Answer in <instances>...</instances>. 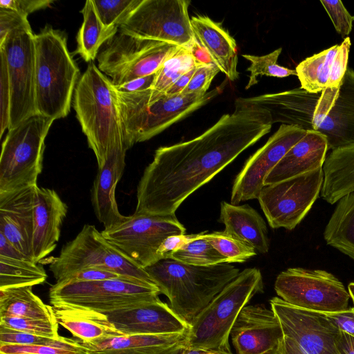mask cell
I'll return each mask as SVG.
<instances>
[{
    "mask_svg": "<svg viewBox=\"0 0 354 354\" xmlns=\"http://www.w3.org/2000/svg\"><path fill=\"white\" fill-rule=\"evenodd\" d=\"M272 124L267 110L235 102L233 113L223 115L201 135L158 148L138 183L134 212L175 214L188 196L269 133Z\"/></svg>",
    "mask_w": 354,
    "mask_h": 354,
    "instance_id": "cell-1",
    "label": "cell"
},
{
    "mask_svg": "<svg viewBox=\"0 0 354 354\" xmlns=\"http://www.w3.org/2000/svg\"><path fill=\"white\" fill-rule=\"evenodd\" d=\"M319 95L300 87L261 95L257 104L270 113L272 124L296 126L324 135L328 150L354 145V71L348 68L335 100L327 106L316 104Z\"/></svg>",
    "mask_w": 354,
    "mask_h": 354,
    "instance_id": "cell-2",
    "label": "cell"
},
{
    "mask_svg": "<svg viewBox=\"0 0 354 354\" xmlns=\"http://www.w3.org/2000/svg\"><path fill=\"white\" fill-rule=\"evenodd\" d=\"M169 301L171 308L188 325L240 273L230 263L208 266L183 263L170 258L145 268Z\"/></svg>",
    "mask_w": 354,
    "mask_h": 354,
    "instance_id": "cell-3",
    "label": "cell"
},
{
    "mask_svg": "<svg viewBox=\"0 0 354 354\" xmlns=\"http://www.w3.org/2000/svg\"><path fill=\"white\" fill-rule=\"evenodd\" d=\"M73 108L100 168L116 145H124V139L117 90L94 62L77 84Z\"/></svg>",
    "mask_w": 354,
    "mask_h": 354,
    "instance_id": "cell-4",
    "label": "cell"
},
{
    "mask_svg": "<svg viewBox=\"0 0 354 354\" xmlns=\"http://www.w3.org/2000/svg\"><path fill=\"white\" fill-rule=\"evenodd\" d=\"M37 113L53 120L70 111L80 71L70 53L64 32L46 26L35 35Z\"/></svg>",
    "mask_w": 354,
    "mask_h": 354,
    "instance_id": "cell-5",
    "label": "cell"
},
{
    "mask_svg": "<svg viewBox=\"0 0 354 354\" xmlns=\"http://www.w3.org/2000/svg\"><path fill=\"white\" fill-rule=\"evenodd\" d=\"M222 88L218 86L205 94L164 95L156 101L149 100L147 89L117 91L125 147L129 149L136 143L151 139L206 104Z\"/></svg>",
    "mask_w": 354,
    "mask_h": 354,
    "instance_id": "cell-6",
    "label": "cell"
},
{
    "mask_svg": "<svg viewBox=\"0 0 354 354\" xmlns=\"http://www.w3.org/2000/svg\"><path fill=\"white\" fill-rule=\"evenodd\" d=\"M263 292V277L259 268L241 271L195 317L188 332L189 348L231 350L230 331L239 313L255 295Z\"/></svg>",
    "mask_w": 354,
    "mask_h": 354,
    "instance_id": "cell-7",
    "label": "cell"
},
{
    "mask_svg": "<svg viewBox=\"0 0 354 354\" xmlns=\"http://www.w3.org/2000/svg\"><path fill=\"white\" fill-rule=\"evenodd\" d=\"M54 121L36 114L8 130L0 156V197L37 185L45 140Z\"/></svg>",
    "mask_w": 354,
    "mask_h": 354,
    "instance_id": "cell-8",
    "label": "cell"
},
{
    "mask_svg": "<svg viewBox=\"0 0 354 354\" xmlns=\"http://www.w3.org/2000/svg\"><path fill=\"white\" fill-rule=\"evenodd\" d=\"M48 268L56 282L79 270L102 269L157 287L145 269L127 259L91 224H85L76 236L62 247L59 254L49 260Z\"/></svg>",
    "mask_w": 354,
    "mask_h": 354,
    "instance_id": "cell-9",
    "label": "cell"
},
{
    "mask_svg": "<svg viewBox=\"0 0 354 354\" xmlns=\"http://www.w3.org/2000/svg\"><path fill=\"white\" fill-rule=\"evenodd\" d=\"M157 287L125 278L81 281L64 280L49 290L52 305H67L101 313L130 308L159 299Z\"/></svg>",
    "mask_w": 354,
    "mask_h": 354,
    "instance_id": "cell-10",
    "label": "cell"
},
{
    "mask_svg": "<svg viewBox=\"0 0 354 354\" xmlns=\"http://www.w3.org/2000/svg\"><path fill=\"white\" fill-rule=\"evenodd\" d=\"M185 232V227L175 214L155 215L134 212L102 233L127 259L144 269L164 259L160 250L167 238L184 235Z\"/></svg>",
    "mask_w": 354,
    "mask_h": 354,
    "instance_id": "cell-11",
    "label": "cell"
},
{
    "mask_svg": "<svg viewBox=\"0 0 354 354\" xmlns=\"http://www.w3.org/2000/svg\"><path fill=\"white\" fill-rule=\"evenodd\" d=\"M178 47L118 30L97 55V67L119 86L156 73Z\"/></svg>",
    "mask_w": 354,
    "mask_h": 354,
    "instance_id": "cell-12",
    "label": "cell"
},
{
    "mask_svg": "<svg viewBox=\"0 0 354 354\" xmlns=\"http://www.w3.org/2000/svg\"><path fill=\"white\" fill-rule=\"evenodd\" d=\"M274 290L292 306L324 313L346 310L351 298L342 281L320 269L288 268L277 277Z\"/></svg>",
    "mask_w": 354,
    "mask_h": 354,
    "instance_id": "cell-13",
    "label": "cell"
},
{
    "mask_svg": "<svg viewBox=\"0 0 354 354\" xmlns=\"http://www.w3.org/2000/svg\"><path fill=\"white\" fill-rule=\"evenodd\" d=\"M187 0H142L118 30L147 40L187 47L194 38Z\"/></svg>",
    "mask_w": 354,
    "mask_h": 354,
    "instance_id": "cell-14",
    "label": "cell"
},
{
    "mask_svg": "<svg viewBox=\"0 0 354 354\" xmlns=\"http://www.w3.org/2000/svg\"><path fill=\"white\" fill-rule=\"evenodd\" d=\"M324 178L322 167L264 186L257 199L269 225L295 229L319 196Z\"/></svg>",
    "mask_w": 354,
    "mask_h": 354,
    "instance_id": "cell-15",
    "label": "cell"
},
{
    "mask_svg": "<svg viewBox=\"0 0 354 354\" xmlns=\"http://www.w3.org/2000/svg\"><path fill=\"white\" fill-rule=\"evenodd\" d=\"M4 52L10 90L8 130L38 114L36 104L35 46L32 30L8 34L0 44Z\"/></svg>",
    "mask_w": 354,
    "mask_h": 354,
    "instance_id": "cell-16",
    "label": "cell"
},
{
    "mask_svg": "<svg viewBox=\"0 0 354 354\" xmlns=\"http://www.w3.org/2000/svg\"><path fill=\"white\" fill-rule=\"evenodd\" d=\"M283 335L306 354H340L337 341L340 330L324 313L292 306L279 297L270 300Z\"/></svg>",
    "mask_w": 354,
    "mask_h": 354,
    "instance_id": "cell-17",
    "label": "cell"
},
{
    "mask_svg": "<svg viewBox=\"0 0 354 354\" xmlns=\"http://www.w3.org/2000/svg\"><path fill=\"white\" fill-rule=\"evenodd\" d=\"M296 126L281 124L277 131L245 162L236 176L231 192L230 203L258 198L264 181L286 153L306 133Z\"/></svg>",
    "mask_w": 354,
    "mask_h": 354,
    "instance_id": "cell-18",
    "label": "cell"
},
{
    "mask_svg": "<svg viewBox=\"0 0 354 354\" xmlns=\"http://www.w3.org/2000/svg\"><path fill=\"white\" fill-rule=\"evenodd\" d=\"M230 336L236 354H281L284 339L275 313L263 304L243 307Z\"/></svg>",
    "mask_w": 354,
    "mask_h": 354,
    "instance_id": "cell-19",
    "label": "cell"
},
{
    "mask_svg": "<svg viewBox=\"0 0 354 354\" xmlns=\"http://www.w3.org/2000/svg\"><path fill=\"white\" fill-rule=\"evenodd\" d=\"M124 335L185 333L188 325L160 298L130 308L104 313Z\"/></svg>",
    "mask_w": 354,
    "mask_h": 354,
    "instance_id": "cell-20",
    "label": "cell"
},
{
    "mask_svg": "<svg viewBox=\"0 0 354 354\" xmlns=\"http://www.w3.org/2000/svg\"><path fill=\"white\" fill-rule=\"evenodd\" d=\"M37 186L27 187L0 197V233L23 254L32 261V238Z\"/></svg>",
    "mask_w": 354,
    "mask_h": 354,
    "instance_id": "cell-21",
    "label": "cell"
},
{
    "mask_svg": "<svg viewBox=\"0 0 354 354\" xmlns=\"http://www.w3.org/2000/svg\"><path fill=\"white\" fill-rule=\"evenodd\" d=\"M351 47L349 37L339 45L307 57L296 67L301 88L311 93H321L324 89L338 88L348 69Z\"/></svg>",
    "mask_w": 354,
    "mask_h": 354,
    "instance_id": "cell-22",
    "label": "cell"
},
{
    "mask_svg": "<svg viewBox=\"0 0 354 354\" xmlns=\"http://www.w3.org/2000/svg\"><path fill=\"white\" fill-rule=\"evenodd\" d=\"M127 150L124 144L116 145L109 153L103 166L98 168L93 182L91 203L104 230L117 225L126 218L118 209L115 189L123 174Z\"/></svg>",
    "mask_w": 354,
    "mask_h": 354,
    "instance_id": "cell-23",
    "label": "cell"
},
{
    "mask_svg": "<svg viewBox=\"0 0 354 354\" xmlns=\"http://www.w3.org/2000/svg\"><path fill=\"white\" fill-rule=\"evenodd\" d=\"M188 332L122 335L91 344L77 339L86 354H182L189 348Z\"/></svg>",
    "mask_w": 354,
    "mask_h": 354,
    "instance_id": "cell-24",
    "label": "cell"
},
{
    "mask_svg": "<svg viewBox=\"0 0 354 354\" xmlns=\"http://www.w3.org/2000/svg\"><path fill=\"white\" fill-rule=\"evenodd\" d=\"M67 212V205L55 190L37 187L32 238L34 262L39 263L55 249Z\"/></svg>",
    "mask_w": 354,
    "mask_h": 354,
    "instance_id": "cell-25",
    "label": "cell"
},
{
    "mask_svg": "<svg viewBox=\"0 0 354 354\" xmlns=\"http://www.w3.org/2000/svg\"><path fill=\"white\" fill-rule=\"evenodd\" d=\"M328 150L326 136L308 130L270 172L264 186L322 168Z\"/></svg>",
    "mask_w": 354,
    "mask_h": 354,
    "instance_id": "cell-26",
    "label": "cell"
},
{
    "mask_svg": "<svg viewBox=\"0 0 354 354\" xmlns=\"http://www.w3.org/2000/svg\"><path fill=\"white\" fill-rule=\"evenodd\" d=\"M195 38L205 47L220 71L231 81L239 78L235 39L221 26L205 15L191 18Z\"/></svg>",
    "mask_w": 354,
    "mask_h": 354,
    "instance_id": "cell-27",
    "label": "cell"
},
{
    "mask_svg": "<svg viewBox=\"0 0 354 354\" xmlns=\"http://www.w3.org/2000/svg\"><path fill=\"white\" fill-rule=\"evenodd\" d=\"M219 221L224 232L252 247L261 254L269 250L266 223L261 216L248 205H233L222 201Z\"/></svg>",
    "mask_w": 354,
    "mask_h": 354,
    "instance_id": "cell-28",
    "label": "cell"
},
{
    "mask_svg": "<svg viewBox=\"0 0 354 354\" xmlns=\"http://www.w3.org/2000/svg\"><path fill=\"white\" fill-rule=\"evenodd\" d=\"M58 324L84 343L124 335L103 313L67 305H52Z\"/></svg>",
    "mask_w": 354,
    "mask_h": 354,
    "instance_id": "cell-29",
    "label": "cell"
},
{
    "mask_svg": "<svg viewBox=\"0 0 354 354\" xmlns=\"http://www.w3.org/2000/svg\"><path fill=\"white\" fill-rule=\"evenodd\" d=\"M324 183L320 196L335 204L354 191V145L331 151L323 166Z\"/></svg>",
    "mask_w": 354,
    "mask_h": 354,
    "instance_id": "cell-30",
    "label": "cell"
},
{
    "mask_svg": "<svg viewBox=\"0 0 354 354\" xmlns=\"http://www.w3.org/2000/svg\"><path fill=\"white\" fill-rule=\"evenodd\" d=\"M324 231L326 243L354 261V191L337 201Z\"/></svg>",
    "mask_w": 354,
    "mask_h": 354,
    "instance_id": "cell-31",
    "label": "cell"
},
{
    "mask_svg": "<svg viewBox=\"0 0 354 354\" xmlns=\"http://www.w3.org/2000/svg\"><path fill=\"white\" fill-rule=\"evenodd\" d=\"M32 286L0 289V317L55 319L53 306L45 304Z\"/></svg>",
    "mask_w": 354,
    "mask_h": 354,
    "instance_id": "cell-32",
    "label": "cell"
},
{
    "mask_svg": "<svg viewBox=\"0 0 354 354\" xmlns=\"http://www.w3.org/2000/svg\"><path fill=\"white\" fill-rule=\"evenodd\" d=\"M83 22L77 36L76 53L86 62H93L102 44L113 37L118 28L106 27L100 21L93 0H87L82 10Z\"/></svg>",
    "mask_w": 354,
    "mask_h": 354,
    "instance_id": "cell-33",
    "label": "cell"
},
{
    "mask_svg": "<svg viewBox=\"0 0 354 354\" xmlns=\"http://www.w3.org/2000/svg\"><path fill=\"white\" fill-rule=\"evenodd\" d=\"M48 276L38 263L0 256V289L42 284Z\"/></svg>",
    "mask_w": 354,
    "mask_h": 354,
    "instance_id": "cell-34",
    "label": "cell"
},
{
    "mask_svg": "<svg viewBox=\"0 0 354 354\" xmlns=\"http://www.w3.org/2000/svg\"><path fill=\"white\" fill-rule=\"evenodd\" d=\"M196 67L194 59L187 47H178L156 73L153 84L147 91L150 101L165 95L171 84L183 74Z\"/></svg>",
    "mask_w": 354,
    "mask_h": 354,
    "instance_id": "cell-35",
    "label": "cell"
},
{
    "mask_svg": "<svg viewBox=\"0 0 354 354\" xmlns=\"http://www.w3.org/2000/svg\"><path fill=\"white\" fill-rule=\"evenodd\" d=\"M189 239L180 248L171 252L168 258L177 261L198 266H208L227 263L220 254L200 234H189Z\"/></svg>",
    "mask_w": 354,
    "mask_h": 354,
    "instance_id": "cell-36",
    "label": "cell"
},
{
    "mask_svg": "<svg viewBox=\"0 0 354 354\" xmlns=\"http://www.w3.org/2000/svg\"><path fill=\"white\" fill-rule=\"evenodd\" d=\"M200 234L226 259L227 263H243L257 254V251L252 247L224 231L202 232Z\"/></svg>",
    "mask_w": 354,
    "mask_h": 354,
    "instance_id": "cell-37",
    "label": "cell"
},
{
    "mask_svg": "<svg viewBox=\"0 0 354 354\" xmlns=\"http://www.w3.org/2000/svg\"><path fill=\"white\" fill-rule=\"evenodd\" d=\"M282 48H279L272 53L261 56L243 54L242 56L250 62L247 71L250 72L249 81L245 89H249L258 83L257 77L266 75L283 78L290 75H297L295 70L290 69L277 64V59Z\"/></svg>",
    "mask_w": 354,
    "mask_h": 354,
    "instance_id": "cell-38",
    "label": "cell"
},
{
    "mask_svg": "<svg viewBox=\"0 0 354 354\" xmlns=\"http://www.w3.org/2000/svg\"><path fill=\"white\" fill-rule=\"evenodd\" d=\"M142 0H93L102 23L108 28H119L126 21Z\"/></svg>",
    "mask_w": 354,
    "mask_h": 354,
    "instance_id": "cell-39",
    "label": "cell"
},
{
    "mask_svg": "<svg viewBox=\"0 0 354 354\" xmlns=\"http://www.w3.org/2000/svg\"><path fill=\"white\" fill-rule=\"evenodd\" d=\"M0 344L43 345L70 348L82 347L77 339L64 337L54 339L16 330L1 325Z\"/></svg>",
    "mask_w": 354,
    "mask_h": 354,
    "instance_id": "cell-40",
    "label": "cell"
},
{
    "mask_svg": "<svg viewBox=\"0 0 354 354\" xmlns=\"http://www.w3.org/2000/svg\"><path fill=\"white\" fill-rule=\"evenodd\" d=\"M0 325L39 336L59 339L58 323L55 319L43 320L26 317H0Z\"/></svg>",
    "mask_w": 354,
    "mask_h": 354,
    "instance_id": "cell-41",
    "label": "cell"
},
{
    "mask_svg": "<svg viewBox=\"0 0 354 354\" xmlns=\"http://www.w3.org/2000/svg\"><path fill=\"white\" fill-rule=\"evenodd\" d=\"M322 4L328 13L336 31L342 37L348 36L351 32L354 16H352L339 1H323Z\"/></svg>",
    "mask_w": 354,
    "mask_h": 354,
    "instance_id": "cell-42",
    "label": "cell"
},
{
    "mask_svg": "<svg viewBox=\"0 0 354 354\" xmlns=\"http://www.w3.org/2000/svg\"><path fill=\"white\" fill-rule=\"evenodd\" d=\"M2 354H86L84 347L70 348L43 345L0 344Z\"/></svg>",
    "mask_w": 354,
    "mask_h": 354,
    "instance_id": "cell-43",
    "label": "cell"
},
{
    "mask_svg": "<svg viewBox=\"0 0 354 354\" xmlns=\"http://www.w3.org/2000/svg\"><path fill=\"white\" fill-rule=\"evenodd\" d=\"M1 70H0V90H1V118L0 137L9 127L10 90L6 59L4 52L0 49Z\"/></svg>",
    "mask_w": 354,
    "mask_h": 354,
    "instance_id": "cell-44",
    "label": "cell"
},
{
    "mask_svg": "<svg viewBox=\"0 0 354 354\" xmlns=\"http://www.w3.org/2000/svg\"><path fill=\"white\" fill-rule=\"evenodd\" d=\"M220 72L216 64L197 65L188 85L182 94H205L211 84L212 81Z\"/></svg>",
    "mask_w": 354,
    "mask_h": 354,
    "instance_id": "cell-45",
    "label": "cell"
},
{
    "mask_svg": "<svg viewBox=\"0 0 354 354\" xmlns=\"http://www.w3.org/2000/svg\"><path fill=\"white\" fill-rule=\"evenodd\" d=\"M21 29L31 30L28 17L12 10L0 8V44L9 33Z\"/></svg>",
    "mask_w": 354,
    "mask_h": 354,
    "instance_id": "cell-46",
    "label": "cell"
},
{
    "mask_svg": "<svg viewBox=\"0 0 354 354\" xmlns=\"http://www.w3.org/2000/svg\"><path fill=\"white\" fill-rule=\"evenodd\" d=\"M52 0H1L0 8L15 10L28 17L37 10L50 7Z\"/></svg>",
    "mask_w": 354,
    "mask_h": 354,
    "instance_id": "cell-47",
    "label": "cell"
},
{
    "mask_svg": "<svg viewBox=\"0 0 354 354\" xmlns=\"http://www.w3.org/2000/svg\"><path fill=\"white\" fill-rule=\"evenodd\" d=\"M124 278L118 274L102 269H85L75 272L64 280L90 281L109 279ZM127 279V278H125Z\"/></svg>",
    "mask_w": 354,
    "mask_h": 354,
    "instance_id": "cell-48",
    "label": "cell"
},
{
    "mask_svg": "<svg viewBox=\"0 0 354 354\" xmlns=\"http://www.w3.org/2000/svg\"><path fill=\"white\" fill-rule=\"evenodd\" d=\"M339 328L354 337V307L348 308L345 310L325 313Z\"/></svg>",
    "mask_w": 354,
    "mask_h": 354,
    "instance_id": "cell-49",
    "label": "cell"
},
{
    "mask_svg": "<svg viewBox=\"0 0 354 354\" xmlns=\"http://www.w3.org/2000/svg\"><path fill=\"white\" fill-rule=\"evenodd\" d=\"M189 49L194 59L196 66L215 64L207 50L195 37L190 44Z\"/></svg>",
    "mask_w": 354,
    "mask_h": 354,
    "instance_id": "cell-50",
    "label": "cell"
},
{
    "mask_svg": "<svg viewBox=\"0 0 354 354\" xmlns=\"http://www.w3.org/2000/svg\"><path fill=\"white\" fill-rule=\"evenodd\" d=\"M155 74L131 80L119 86H115L117 91L128 93L151 88L154 80Z\"/></svg>",
    "mask_w": 354,
    "mask_h": 354,
    "instance_id": "cell-51",
    "label": "cell"
},
{
    "mask_svg": "<svg viewBox=\"0 0 354 354\" xmlns=\"http://www.w3.org/2000/svg\"><path fill=\"white\" fill-rule=\"evenodd\" d=\"M189 239V235H176L167 238L160 247V254L164 259H167L169 254L180 248Z\"/></svg>",
    "mask_w": 354,
    "mask_h": 354,
    "instance_id": "cell-52",
    "label": "cell"
},
{
    "mask_svg": "<svg viewBox=\"0 0 354 354\" xmlns=\"http://www.w3.org/2000/svg\"><path fill=\"white\" fill-rule=\"evenodd\" d=\"M0 256L17 259L32 261L17 250L3 234L0 233Z\"/></svg>",
    "mask_w": 354,
    "mask_h": 354,
    "instance_id": "cell-53",
    "label": "cell"
},
{
    "mask_svg": "<svg viewBox=\"0 0 354 354\" xmlns=\"http://www.w3.org/2000/svg\"><path fill=\"white\" fill-rule=\"evenodd\" d=\"M195 68L196 67L178 77L167 91L165 95L173 96L181 94L191 80Z\"/></svg>",
    "mask_w": 354,
    "mask_h": 354,
    "instance_id": "cell-54",
    "label": "cell"
},
{
    "mask_svg": "<svg viewBox=\"0 0 354 354\" xmlns=\"http://www.w3.org/2000/svg\"><path fill=\"white\" fill-rule=\"evenodd\" d=\"M337 348L340 354H354V337L340 331Z\"/></svg>",
    "mask_w": 354,
    "mask_h": 354,
    "instance_id": "cell-55",
    "label": "cell"
},
{
    "mask_svg": "<svg viewBox=\"0 0 354 354\" xmlns=\"http://www.w3.org/2000/svg\"><path fill=\"white\" fill-rule=\"evenodd\" d=\"M281 354H306L290 338L284 336Z\"/></svg>",
    "mask_w": 354,
    "mask_h": 354,
    "instance_id": "cell-56",
    "label": "cell"
},
{
    "mask_svg": "<svg viewBox=\"0 0 354 354\" xmlns=\"http://www.w3.org/2000/svg\"><path fill=\"white\" fill-rule=\"evenodd\" d=\"M207 351L192 349L190 348H186L182 354H205Z\"/></svg>",
    "mask_w": 354,
    "mask_h": 354,
    "instance_id": "cell-57",
    "label": "cell"
},
{
    "mask_svg": "<svg viewBox=\"0 0 354 354\" xmlns=\"http://www.w3.org/2000/svg\"><path fill=\"white\" fill-rule=\"evenodd\" d=\"M348 290L351 297V299L353 301L354 304V282H351L348 286Z\"/></svg>",
    "mask_w": 354,
    "mask_h": 354,
    "instance_id": "cell-58",
    "label": "cell"
},
{
    "mask_svg": "<svg viewBox=\"0 0 354 354\" xmlns=\"http://www.w3.org/2000/svg\"><path fill=\"white\" fill-rule=\"evenodd\" d=\"M214 352H215L217 354H233L231 351V350L230 351H225V350H214V351H212Z\"/></svg>",
    "mask_w": 354,
    "mask_h": 354,
    "instance_id": "cell-59",
    "label": "cell"
},
{
    "mask_svg": "<svg viewBox=\"0 0 354 354\" xmlns=\"http://www.w3.org/2000/svg\"><path fill=\"white\" fill-rule=\"evenodd\" d=\"M205 354H217L215 352L212 351H207L206 353Z\"/></svg>",
    "mask_w": 354,
    "mask_h": 354,
    "instance_id": "cell-60",
    "label": "cell"
},
{
    "mask_svg": "<svg viewBox=\"0 0 354 354\" xmlns=\"http://www.w3.org/2000/svg\"><path fill=\"white\" fill-rule=\"evenodd\" d=\"M0 354H2V353H0Z\"/></svg>",
    "mask_w": 354,
    "mask_h": 354,
    "instance_id": "cell-61",
    "label": "cell"
}]
</instances>
